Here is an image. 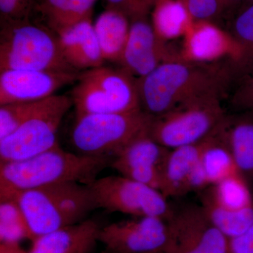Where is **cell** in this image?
<instances>
[{
	"instance_id": "f1b7e54d",
	"label": "cell",
	"mask_w": 253,
	"mask_h": 253,
	"mask_svg": "<svg viewBox=\"0 0 253 253\" xmlns=\"http://www.w3.org/2000/svg\"><path fill=\"white\" fill-rule=\"evenodd\" d=\"M231 94L230 106L234 112L253 110V66L235 82Z\"/></svg>"
},
{
	"instance_id": "7a4b0ae2",
	"label": "cell",
	"mask_w": 253,
	"mask_h": 253,
	"mask_svg": "<svg viewBox=\"0 0 253 253\" xmlns=\"http://www.w3.org/2000/svg\"><path fill=\"white\" fill-rule=\"evenodd\" d=\"M113 158L64 151L57 144L28 159L0 163V200L25 190L64 182L89 185Z\"/></svg>"
},
{
	"instance_id": "cb8c5ba5",
	"label": "cell",
	"mask_w": 253,
	"mask_h": 253,
	"mask_svg": "<svg viewBox=\"0 0 253 253\" xmlns=\"http://www.w3.org/2000/svg\"><path fill=\"white\" fill-rule=\"evenodd\" d=\"M201 206L209 220L230 239L241 235L253 224V206L231 211L216 204L206 189L200 191Z\"/></svg>"
},
{
	"instance_id": "277c9868",
	"label": "cell",
	"mask_w": 253,
	"mask_h": 253,
	"mask_svg": "<svg viewBox=\"0 0 253 253\" xmlns=\"http://www.w3.org/2000/svg\"><path fill=\"white\" fill-rule=\"evenodd\" d=\"M6 70L76 72L63 59L57 35L31 19L1 23L0 71Z\"/></svg>"
},
{
	"instance_id": "4fadbf2b",
	"label": "cell",
	"mask_w": 253,
	"mask_h": 253,
	"mask_svg": "<svg viewBox=\"0 0 253 253\" xmlns=\"http://www.w3.org/2000/svg\"><path fill=\"white\" fill-rule=\"evenodd\" d=\"M79 73L6 70L0 71V105L37 102L76 83Z\"/></svg>"
},
{
	"instance_id": "9a60e30c",
	"label": "cell",
	"mask_w": 253,
	"mask_h": 253,
	"mask_svg": "<svg viewBox=\"0 0 253 253\" xmlns=\"http://www.w3.org/2000/svg\"><path fill=\"white\" fill-rule=\"evenodd\" d=\"M180 54L183 59L199 63L236 61L244 70L242 48L230 33L211 21H192L184 36Z\"/></svg>"
},
{
	"instance_id": "ba28073f",
	"label": "cell",
	"mask_w": 253,
	"mask_h": 253,
	"mask_svg": "<svg viewBox=\"0 0 253 253\" xmlns=\"http://www.w3.org/2000/svg\"><path fill=\"white\" fill-rule=\"evenodd\" d=\"M72 106L71 96L67 95L55 94L43 100L36 113L0 139V163L28 159L59 144L58 129Z\"/></svg>"
},
{
	"instance_id": "5b68a950",
	"label": "cell",
	"mask_w": 253,
	"mask_h": 253,
	"mask_svg": "<svg viewBox=\"0 0 253 253\" xmlns=\"http://www.w3.org/2000/svg\"><path fill=\"white\" fill-rule=\"evenodd\" d=\"M70 96L76 116L141 110L136 78L123 68L103 65L80 72Z\"/></svg>"
},
{
	"instance_id": "4316f807",
	"label": "cell",
	"mask_w": 253,
	"mask_h": 253,
	"mask_svg": "<svg viewBox=\"0 0 253 253\" xmlns=\"http://www.w3.org/2000/svg\"><path fill=\"white\" fill-rule=\"evenodd\" d=\"M230 34L244 51L246 73L253 66V3L245 2L231 16Z\"/></svg>"
},
{
	"instance_id": "1f68e13d",
	"label": "cell",
	"mask_w": 253,
	"mask_h": 253,
	"mask_svg": "<svg viewBox=\"0 0 253 253\" xmlns=\"http://www.w3.org/2000/svg\"><path fill=\"white\" fill-rule=\"evenodd\" d=\"M108 8L121 11L129 18L146 16L156 0H106Z\"/></svg>"
},
{
	"instance_id": "484cf974",
	"label": "cell",
	"mask_w": 253,
	"mask_h": 253,
	"mask_svg": "<svg viewBox=\"0 0 253 253\" xmlns=\"http://www.w3.org/2000/svg\"><path fill=\"white\" fill-rule=\"evenodd\" d=\"M33 241L27 219L14 198L0 200V243L20 244Z\"/></svg>"
},
{
	"instance_id": "7402d4cb",
	"label": "cell",
	"mask_w": 253,
	"mask_h": 253,
	"mask_svg": "<svg viewBox=\"0 0 253 253\" xmlns=\"http://www.w3.org/2000/svg\"><path fill=\"white\" fill-rule=\"evenodd\" d=\"M96 0H39L35 9L56 34L91 18Z\"/></svg>"
},
{
	"instance_id": "8fae6325",
	"label": "cell",
	"mask_w": 253,
	"mask_h": 253,
	"mask_svg": "<svg viewBox=\"0 0 253 253\" xmlns=\"http://www.w3.org/2000/svg\"><path fill=\"white\" fill-rule=\"evenodd\" d=\"M168 236L167 221L140 217L102 226L99 241L107 253H153L164 251Z\"/></svg>"
},
{
	"instance_id": "44dd1931",
	"label": "cell",
	"mask_w": 253,
	"mask_h": 253,
	"mask_svg": "<svg viewBox=\"0 0 253 253\" xmlns=\"http://www.w3.org/2000/svg\"><path fill=\"white\" fill-rule=\"evenodd\" d=\"M130 20L121 11L107 8L94 24L104 61L121 63L126 48Z\"/></svg>"
},
{
	"instance_id": "d590c367",
	"label": "cell",
	"mask_w": 253,
	"mask_h": 253,
	"mask_svg": "<svg viewBox=\"0 0 253 253\" xmlns=\"http://www.w3.org/2000/svg\"><path fill=\"white\" fill-rule=\"evenodd\" d=\"M246 2L253 3V0H246Z\"/></svg>"
},
{
	"instance_id": "836d02e7",
	"label": "cell",
	"mask_w": 253,
	"mask_h": 253,
	"mask_svg": "<svg viewBox=\"0 0 253 253\" xmlns=\"http://www.w3.org/2000/svg\"><path fill=\"white\" fill-rule=\"evenodd\" d=\"M246 0H220L223 12H230L231 16L246 2Z\"/></svg>"
},
{
	"instance_id": "30bf717a",
	"label": "cell",
	"mask_w": 253,
	"mask_h": 253,
	"mask_svg": "<svg viewBox=\"0 0 253 253\" xmlns=\"http://www.w3.org/2000/svg\"><path fill=\"white\" fill-rule=\"evenodd\" d=\"M166 253H228L229 239L209 220L201 206L174 210L167 221Z\"/></svg>"
},
{
	"instance_id": "52a82bcc",
	"label": "cell",
	"mask_w": 253,
	"mask_h": 253,
	"mask_svg": "<svg viewBox=\"0 0 253 253\" xmlns=\"http://www.w3.org/2000/svg\"><path fill=\"white\" fill-rule=\"evenodd\" d=\"M222 97L206 96L177 106L161 116H153L149 135L168 149L204 140L226 116Z\"/></svg>"
},
{
	"instance_id": "6da1fadb",
	"label": "cell",
	"mask_w": 253,
	"mask_h": 253,
	"mask_svg": "<svg viewBox=\"0 0 253 253\" xmlns=\"http://www.w3.org/2000/svg\"><path fill=\"white\" fill-rule=\"evenodd\" d=\"M240 75L239 63L231 60L199 63L179 57L165 61L136 79L141 110L156 117L204 96L223 97Z\"/></svg>"
},
{
	"instance_id": "d6a6232c",
	"label": "cell",
	"mask_w": 253,
	"mask_h": 253,
	"mask_svg": "<svg viewBox=\"0 0 253 253\" xmlns=\"http://www.w3.org/2000/svg\"><path fill=\"white\" fill-rule=\"evenodd\" d=\"M228 253H253V224L241 235L229 239Z\"/></svg>"
},
{
	"instance_id": "9c48e42d",
	"label": "cell",
	"mask_w": 253,
	"mask_h": 253,
	"mask_svg": "<svg viewBox=\"0 0 253 253\" xmlns=\"http://www.w3.org/2000/svg\"><path fill=\"white\" fill-rule=\"evenodd\" d=\"M88 186L96 208L109 212L168 221L174 211L161 191L126 176H106L96 179Z\"/></svg>"
},
{
	"instance_id": "e575fe53",
	"label": "cell",
	"mask_w": 253,
	"mask_h": 253,
	"mask_svg": "<svg viewBox=\"0 0 253 253\" xmlns=\"http://www.w3.org/2000/svg\"><path fill=\"white\" fill-rule=\"evenodd\" d=\"M0 253H28L20 246L16 244L0 243Z\"/></svg>"
},
{
	"instance_id": "4dcf8cb0",
	"label": "cell",
	"mask_w": 253,
	"mask_h": 253,
	"mask_svg": "<svg viewBox=\"0 0 253 253\" xmlns=\"http://www.w3.org/2000/svg\"><path fill=\"white\" fill-rule=\"evenodd\" d=\"M35 0H0L1 23L31 19L36 7Z\"/></svg>"
},
{
	"instance_id": "83f0119b",
	"label": "cell",
	"mask_w": 253,
	"mask_h": 253,
	"mask_svg": "<svg viewBox=\"0 0 253 253\" xmlns=\"http://www.w3.org/2000/svg\"><path fill=\"white\" fill-rule=\"evenodd\" d=\"M42 101L0 105V139L9 135L31 117L39 109Z\"/></svg>"
},
{
	"instance_id": "8992f818",
	"label": "cell",
	"mask_w": 253,
	"mask_h": 253,
	"mask_svg": "<svg viewBox=\"0 0 253 253\" xmlns=\"http://www.w3.org/2000/svg\"><path fill=\"white\" fill-rule=\"evenodd\" d=\"M152 118L142 110L76 116L71 144L79 154L114 158L128 143L149 130Z\"/></svg>"
},
{
	"instance_id": "ffe728a7",
	"label": "cell",
	"mask_w": 253,
	"mask_h": 253,
	"mask_svg": "<svg viewBox=\"0 0 253 253\" xmlns=\"http://www.w3.org/2000/svg\"><path fill=\"white\" fill-rule=\"evenodd\" d=\"M205 140L169 149L161 169V192L166 198L178 197L187 194L188 181L199 161Z\"/></svg>"
},
{
	"instance_id": "2e32d148",
	"label": "cell",
	"mask_w": 253,
	"mask_h": 253,
	"mask_svg": "<svg viewBox=\"0 0 253 253\" xmlns=\"http://www.w3.org/2000/svg\"><path fill=\"white\" fill-rule=\"evenodd\" d=\"M219 126L205 140L199 161L188 181L187 194L203 191L228 176L241 172L221 135Z\"/></svg>"
},
{
	"instance_id": "e0dca14e",
	"label": "cell",
	"mask_w": 253,
	"mask_h": 253,
	"mask_svg": "<svg viewBox=\"0 0 253 253\" xmlns=\"http://www.w3.org/2000/svg\"><path fill=\"white\" fill-rule=\"evenodd\" d=\"M56 35L63 59L76 72L104 65L105 61L91 18L63 30Z\"/></svg>"
},
{
	"instance_id": "3957f363",
	"label": "cell",
	"mask_w": 253,
	"mask_h": 253,
	"mask_svg": "<svg viewBox=\"0 0 253 253\" xmlns=\"http://www.w3.org/2000/svg\"><path fill=\"white\" fill-rule=\"evenodd\" d=\"M13 198L27 219L33 241L38 236L86 220L87 214L96 208L89 186L78 182L25 190Z\"/></svg>"
},
{
	"instance_id": "603a6c76",
	"label": "cell",
	"mask_w": 253,
	"mask_h": 253,
	"mask_svg": "<svg viewBox=\"0 0 253 253\" xmlns=\"http://www.w3.org/2000/svg\"><path fill=\"white\" fill-rule=\"evenodd\" d=\"M152 9L151 23L163 41L184 37L192 23L186 8L179 0H156Z\"/></svg>"
},
{
	"instance_id": "d4e9b609",
	"label": "cell",
	"mask_w": 253,
	"mask_h": 253,
	"mask_svg": "<svg viewBox=\"0 0 253 253\" xmlns=\"http://www.w3.org/2000/svg\"><path fill=\"white\" fill-rule=\"evenodd\" d=\"M213 201L226 209L240 211L253 206V200L246 178L236 173L206 188Z\"/></svg>"
},
{
	"instance_id": "ac0fdd59",
	"label": "cell",
	"mask_w": 253,
	"mask_h": 253,
	"mask_svg": "<svg viewBox=\"0 0 253 253\" xmlns=\"http://www.w3.org/2000/svg\"><path fill=\"white\" fill-rule=\"evenodd\" d=\"M101 227L91 219L65 226L36 238L28 253H90L99 242Z\"/></svg>"
},
{
	"instance_id": "5bb4252c",
	"label": "cell",
	"mask_w": 253,
	"mask_h": 253,
	"mask_svg": "<svg viewBox=\"0 0 253 253\" xmlns=\"http://www.w3.org/2000/svg\"><path fill=\"white\" fill-rule=\"evenodd\" d=\"M169 151L148 130L128 143L113 158L111 167L121 175L161 191V169Z\"/></svg>"
},
{
	"instance_id": "f546056e",
	"label": "cell",
	"mask_w": 253,
	"mask_h": 253,
	"mask_svg": "<svg viewBox=\"0 0 253 253\" xmlns=\"http://www.w3.org/2000/svg\"><path fill=\"white\" fill-rule=\"evenodd\" d=\"M193 21H211L223 13L220 0H179Z\"/></svg>"
},
{
	"instance_id": "7c38bea8",
	"label": "cell",
	"mask_w": 253,
	"mask_h": 253,
	"mask_svg": "<svg viewBox=\"0 0 253 253\" xmlns=\"http://www.w3.org/2000/svg\"><path fill=\"white\" fill-rule=\"evenodd\" d=\"M146 16L131 20L129 37L120 63L121 68L136 79L147 76L165 61L181 57L180 51L157 36Z\"/></svg>"
},
{
	"instance_id": "d6986e66",
	"label": "cell",
	"mask_w": 253,
	"mask_h": 253,
	"mask_svg": "<svg viewBox=\"0 0 253 253\" xmlns=\"http://www.w3.org/2000/svg\"><path fill=\"white\" fill-rule=\"evenodd\" d=\"M219 130L240 172L253 179V110L226 114Z\"/></svg>"
}]
</instances>
